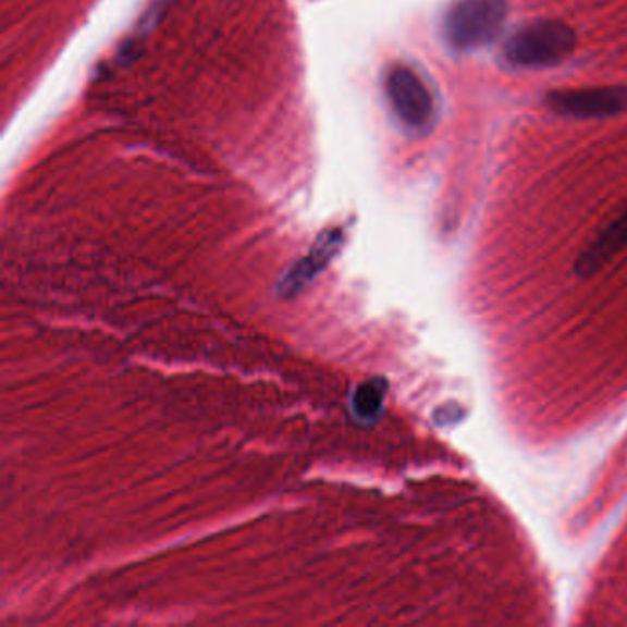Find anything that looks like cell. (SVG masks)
Wrapping results in <instances>:
<instances>
[{
    "instance_id": "obj_1",
    "label": "cell",
    "mask_w": 627,
    "mask_h": 627,
    "mask_svg": "<svg viewBox=\"0 0 627 627\" xmlns=\"http://www.w3.org/2000/svg\"><path fill=\"white\" fill-rule=\"evenodd\" d=\"M576 42V32L567 23L543 19L515 30L504 42V58L509 65L543 69L567 60Z\"/></svg>"
},
{
    "instance_id": "obj_4",
    "label": "cell",
    "mask_w": 627,
    "mask_h": 627,
    "mask_svg": "<svg viewBox=\"0 0 627 627\" xmlns=\"http://www.w3.org/2000/svg\"><path fill=\"white\" fill-rule=\"evenodd\" d=\"M546 107L568 119H613L627 113V87H586L552 90L544 98Z\"/></svg>"
},
{
    "instance_id": "obj_7",
    "label": "cell",
    "mask_w": 627,
    "mask_h": 627,
    "mask_svg": "<svg viewBox=\"0 0 627 627\" xmlns=\"http://www.w3.org/2000/svg\"><path fill=\"white\" fill-rule=\"evenodd\" d=\"M386 391H389V383L383 378L367 379L361 385H357L352 396V413L357 420L365 421V423L378 421L383 413Z\"/></svg>"
},
{
    "instance_id": "obj_5",
    "label": "cell",
    "mask_w": 627,
    "mask_h": 627,
    "mask_svg": "<svg viewBox=\"0 0 627 627\" xmlns=\"http://www.w3.org/2000/svg\"><path fill=\"white\" fill-rule=\"evenodd\" d=\"M343 242L344 234L341 229L322 232L315 239L308 255L293 263L290 271L285 272L284 279L280 280L279 295L284 298L298 295L309 282H314L319 276V272L330 266V261L343 247Z\"/></svg>"
},
{
    "instance_id": "obj_6",
    "label": "cell",
    "mask_w": 627,
    "mask_h": 627,
    "mask_svg": "<svg viewBox=\"0 0 627 627\" xmlns=\"http://www.w3.org/2000/svg\"><path fill=\"white\" fill-rule=\"evenodd\" d=\"M627 245V210L613 221L594 242L581 253L576 261V272L580 276H591L615 258Z\"/></svg>"
},
{
    "instance_id": "obj_2",
    "label": "cell",
    "mask_w": 627,
    "mask_h": 627,
    "mask_svg": "<svg viewBox=\"0 0 627 627\" xmlns=\"http://www.w3.org/2000/svg\"><path fill=\"white\" fill-rule=\"evenodd\" d=\"M508 0H455L444 17L445 39L456 50L482 48L503 32Z\"/></svg>"
},
{
    "instance_id": "obj_3",
    "label": "cell",
    "mask_w": 627,
    "mask_h": 627,
    "mask_svg": "<svg viewBox=\"0 0 627 627\" xmlns=\"http://www.w3.org/2000/svg\"><path fill=\"white\" fill-rule=\"evenodd\" d=\"M392 111L408 130H426L434 116V98L426 79L407 65H394L385 76Z\"/></svg>"
}]
</instances>
